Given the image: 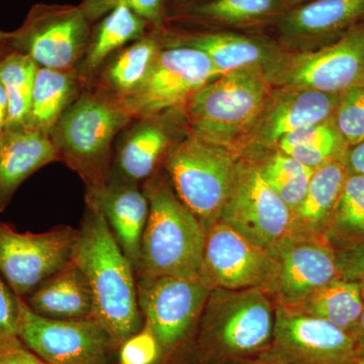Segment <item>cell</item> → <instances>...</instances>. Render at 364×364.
Returning a JSON list of instances; mask_svg holds the SVG:
<instances>
[{
  "label": "cell",
  "instance_id": "6",
  "mask_svg": "<svg viewBox=\"0 0 364 364\" xmlns=\"http://www.w3.org/2000/svg\"><path fill=\"white\" fill-rule=\"evenodd\" d=\"M210 291L200 279L136 277L144 324L159 345L157 364H193L196 333Z\"/></svg>",
  "mask_w": 364,
  "mask_h": 364
},
{
  "label": "cell",
  "instance_id": "42",
  "mask_svg": "<svg viewBox=\"0 0 364 364\" xmlns=\"http://www.w3.org/2000/svg\"><path fill=\"white\" fill-rule=\"evenodd\" d=\"M352 337L355 339L356 343L364 342V289L363 293V309H361L360 317L358 318V324L351 332Z\"/></svg>",
  "mask_w": 364,
  "mask_h": 364
},
{
  "label": "cell",
  "instance_id": "10",
  "mask_svg": "<svg viewBox=\"0 0 364 364\" xmlns=\"http://www.w3.org/2000/svg\"><path fill=\"white\" fill-rule=\"evenodd\" d=\"M221 76L210 58L186 46H164L142 85L121 100L132 119L183 111L193 95Z\"/></svg>",
  "mask_w": 364,
  "mask_h": 364
},
{
  "label": "cell",
  "instance_id": "1",
  "mask_svg": "<svg viewBox=\"0 0 364 364\" xmlns=\"http://www.w3.org/2000/svg\"><path fill=\"white\" fill-rule=\"evenodd\" d=\"M85 205L72 261L90 282L93 318L109 333L119 350L144 325L136 273L100 208Z\"/></svg>",
  "mask_w": 364,
  "mask_h": 364
},
{
  "label": "cell",
  "instance_id": "33",
  "mask_svg": "<svg viewBox=\"0 0 364 364\" xmlns=\"http://www.w3.org/2000/svg\"><path fill=\"white\" fill-rule=\"evenodd\" d=\"M257 163L263 178L294 213L305 198L315 169L279 150Z\"/></svg>",
  "mask_w": 364,
  "mask_h": 364
},
{
  "label": "cell",
  "instance_id": "46",
  "mask_svg": "<svg viewBox=\"0 0 364 364\" xmlns=\"http://www.w3.org/2000/svg\"><path fill=\"white\" fill-rule=\"evenodd\" d=\"M9 39H11V32H6L0 28V45L9 42Z\"/></svg>",
  "mask_w": 364,
  "mask_h": 364
},
{
  "label": "cell",
  "instance_id": "29",
  "mask_svg": "<svg viewBox=\"0 0 364 364\" xmlns=\"http://www.w3.org/2000/svg\"><path fill=\"white\" fill-rule=\"evenodd\" d=\"M277 147L280 152L313 169L335 160H344L348 150L333 119L291 132Z\"/></svg>",
  "mask_w": 364,
  "mask_h": 364
},
{
  "label": "cell",
  "instance_id": "25",
  "mask_svg": "<svg viewBox=\"0 0 364 364\" xmlns=\"http://www.w3.org/2000/svg\"><path fill=\"white\" fill-rule=\"evenodd\" d=\"M348 176L344 160L314 170L305 198L294 212L291 235L324 239Z\"/></svg>",
  "mask_w": 364,
  "mask_h": 364
},
{
  "label": "cell",
  "instance_id": "26",
  "mask_svg": "<svg viewBox=\"0 0 364 364\" xmlns=\"http://www.w3.org/2000/svg\"><path fill=\"white\" fill-rule=\"evenodd\" d=\"M162 39L164 46H186L205 53L221 75L244 67H265L277 55L272 56V50L260 41L232 33L162 35Z\"/></svg>",
  "mask_w": 364,
  "mask_h": 364
},
{
  "label": "cell",
  "instance_id": "2",
  "mask_svg": "<svg viewBox=\"0 0 364 364\" xmlns=\"http://www.w3.org/2000/svg\"><path fill=\"white\" fill-rule=\"evenodd\" d=\"M132 121L121 100L86 88L50 132L59 162L85 183V198L109 183L114 144Z\"/></svg>",
  "mask_w": 364,
  "mask_h": 364
},
{
  "label": "cell",
  "instance_id": "40",
  "mask_svg": "<svg viewBox=\"0 0 364 364\" xmlns=\"http://www.w3.org/2000/svg\"><path fill=\"white\" fill-rule=\"evenodd\" d=\"M344 162L349 174L364 176V140L347 150Z\"/></svg>",
  "mask_w": 364,
  "mask_h": 364
},
{
  "label": "cell",
  "instance_id": "7",
  "mask_svg": "<svg viewBox=\"0 0 364 364\" xmlns=\"http://www.w3.org/2000/svg\"><path fill=\"white\" fill-rule=\"evenodd\" d=\"M240 155L236 151L186 134L174 144L163 164L177 196L205 232L221 217Z\"/></svg>",
  "mask_w": 364,
  "mask_h": 364
},
{
  "label": "cell",
  "instance_id": "20",
  "mask_svg": "<svg viewBox=\"0 0 364 364\" xmlns=\"http://www.w3.org/2000/svg\"><path fill=\"white\" fill-rule=\"evenodd\" d=\"M85 203L100 208L117 244L136 272L149 215V202L142 188L109 181L95 198H85Z\"/></svg>",
  "mask_w": 364,
  "mask_h": 364
},
{
  "label": "cell",
  "instance_id": "32",
  "mask_svg": "<svg viewBox=\"0 0 364 364\" xmlns=\"http://www.w3.org/2000/svg\"><path fill=\"white\" fill-rule=\"evenodd\" d=\"M284 0H208L186 9L189 18L223 25L246 26L284 16Z\"/></svg>",
  "mask_w": 364,
  "mask_h": 364
},
{
  "label": "cell",
  "instance_id": "41",
  "mask_svg": "<svg viewBox=\"0 0 364 364\" xmlns=\"http://www.w3.org/2000/svg\"><path fill=\"white\" fill-rule=\"evenodd\" d=\"M9 119V100L4 85L0 82V132L6 128Z\"/></svg>",
  "mask_w": 364,
  "mask_h": 364
},
{
  "label": "cell",
  "instance_id": "22",
  "mask_svg": "<svg viewBox=\"0 0 364 364\" xmlns=\"http://www.w3.org/2000/svg\"><path fill=\"white\" fill-rule=\"evenodd\" d=\"M364 20V0H312L289 9L279 30L291 40H318L350 30Z\"/></svg>",
  "mask_w": 364,
  "mask_h": 364
},
{
  "label": "cell",
  "instance_id": "28",
  "mask_svg": "<svg viewBox=\"0 0 364 364\" xmlns=\"http://www.w3.org/2000/svg\"><path fill=\"white\" fill-rule=\"evenodd\" d=\"M363 289L361 282L338 279L314 291L301 303L284 308L324 320L351 334L360 317Z\"/></svg>",
  "mask_w": 364,
  "mask_h": 364
},
{
  "label": "cell",
  "instance_id": "43",
  "mask_svg": "<svg viewBox=\"0 0 364 364\" xmlns=\"http://www.w3.org/2000/svg\"><path fill=\"white\" fill-rule=\"evenodd\" d=\"M234 364H286L279 363V361L272 360L267 358H263L262 355L254 356V358L243 359V360L237 361Z\"/></svg>",
  "mask_w": 364,
  "mask_h": 364
},
{
  "label": "cell",
  "instance_id": "45",
  "mask_svg": "<svg viewBox=\"0 0 364 364\" xmlns=\"http://www.w3.org/2000/svg\"><path fill=\"white\" fill-rule=\"evenodd\" d=\"M11 45H9V42L4 43V44L0 45V60L4 58V56L11 51Z\"/></svg>",
  "mask_w": 364,
  "mask_h": 364
},
{
  "label": "cell",
  "instance_id": "4",
  "mask_svg": "<svg viewBox=\"0 0 364 364\" xmlns=\"http://www.w3.org/2000/svg\"><path fill=\"white\" fill-rule=\"evenodd\" d=\"M149 202L136 277L200 279L205 231L160 169L142 186Z\"/></svg>",
  "mask_w": 364,
  "mask_h": 364
},
{
  "label": "cell",
  "instance_id": "18",
  "mask_svg": "<svg viewBox=\"0 0 364 364\" xmlns=\"http://www.w3.org/2000/svg\"><path fill=\"white\" fill-rule=\"evenodd\" d=\"M270 95L264 111L251 134L259 147L277 146L291 132L311 124L331 121L340 93H328L310 88L282 86Z\"/></svg>",
  "mask_w": 364,
  "mask_h": 364
},
{
  "label": "cell",
  "instance_id": "35",
  "mask_svg": "<svg viewBox=\"0 0 364 364\" xmlns=\"http://www.w3.org/2000/svg\"><path fill=\"white\" fill-rule=\"evenodd\" d=\"M333 122L348 147L364 140V86L340 93Z\"/></svg>",
  "mask_w": 364,
  "mask_h": 364
},
{
  "label": "cell",
  "instance_id": "15",
  "mask_svg": "<svg viewBox=\"0 0 364 364\" xmlns=\"http://www.w3.org/2000/svg\"><path fill=\"white\" fill-rule=\"evenodd\" d=\"M260 355L286 364H346L358 356V343L331 323L275 306L272 343Z\"/></svg>",
  "mask_w": 364,
  "mask_h": 364
},
{
  "label": "cell",
  "instance_id": "47",
  "mask_svg": "<svg viewBox=\"0 0 364 364\" xmlns=\"http://www.w3.org/2000/svg\"><path fill=\"white\" fill-rule=\"evenodd\" d=\"M346 364H364V358H360V356H356L352 359V360L349 361Z\"/></svg>",
  "mask_w": 364,
  "mask_h": 364
},
{
  "label": "cell",
  "instance_id": "23",
  "mask_svg": "<svg viewBox=\"0 0 364 364\" xmlns=\"http://www.w3.org/2000/svg\"><path fill=\"white\" fill-rule=\"evenodd\" d=\"M154 31L145 18L127 7H117L93 23L90 39L76 71L86 88L105 62L124 47Z\"/></svg>",
  "mask_w": 364,
  "mask_h": 364
},
{
  "label": "cell",
  "instance_id": "19",
  "mask_svg": "<svg viewBox=\"0 0 364 364\" xmlns=\"http://www.w3.org/2000/svg\"><path fill=\"white\" fill-rule=\"evenodd\" d=\"M53 162L59 157L50 135L26 127L0 132V214L26 179Z\"/></svg>",
  "mask_w": 364,
  "mask_h": 364
},
{
  "label": "cell",
  "instance_id": "34",
  "mask_svg": "<svg viewBox=\"0 0 364 364\" xmlns=\"http://www.w3.org/2000/svg\"><path fill=\"white\" fill-rule=\"evenodd\" d=\"M168 0H82L80 7L91 23H97L117 7H127L145 18L156 31L164 30Z\"/></svg>",
  "mask_w": 364,
  "mask_h": 364
},
{
  "label": "cell",
  "instance_id": "5",
  "mask_svg": "<svg viewBox=\"0 0 364 364\" xmlns=\"http://www.w3.org/2000/svg\"><path fill=\"white\" fill-rule=\"evenodd\" d=\"M270 88L264 66L223 74L200 88L184 107L188 133L236 151L237 140L251 133L264 111Z\"/></svg>",
  "mask_w": 364,
  "mask_h": 364
},
{
  "label": "cell",
  "instance_id": "16",
  "mask_svg": "<svg viewBox=\"0 0 364 364\" xmlns=\"http://www.w3.org/2000/svg\"><path fill=\"white\" fill-rule=\"evenodd\" d=\"M270 268L269 253L229 225L218 221L207 232L200 280L210 289L261 287Z\"/></svg>",
  "mask_w": 364,
  "mask_h": 364
},
{
  "label": "cell",
  "instance_id": "39",
  "mask_svg": "<svg viewBox=\"0 0 364 364\" xmlns=\"http://www.w3.org/2000/svg\"><path fill=\"white\" fill-rule=\"evenodd\" d=\"M0 364H48L23 343L0 350Z\"/></svg>",
  "mask_w": 364,
  "mask_h": 364
},
{
  "label": "cell",
  "instance_id": "11",
  "mask_svg": "<svg viewBox=\"0 0 364 364\" xmlns=\"http://www.w3.org/2000/svg\"><path fill=\"white\" fill-rule=\"evenodd\" d=\"M219 221L269 252L293 234L294 213L263 178L257 161L240 158Z\"/></svg>",
  "mask_w": 364,
  "mask_h": 364
},
{
  "label": "cell",
  "instance_id": "36",
  "mask_svg": "<svg viewBox=\"0 0 364 364\" xmlns=\"http://www.w3.org/2000/svg\"><path fill=\"white\" fill-rule=\"evenodd\" d=\"M159 356L157 340L145 324L119 349V364H157Z\"/></svg>",
  "mask_w": 364,
  "mask_h": 364
},
{
  "label": "cell",
  "instance_id": "30",
  "mask_svg": "<svg viewBox=\"0 0 364 364\" xmlns=\"http://www.w3.org/2000/svg\"><path fill=\"white\" fill-rule=\"evenodd\" d=\"M324 239L336 252L364 241V176L347 177Z\"/></svg>",
  "mask_w": 364,
  "mask_h": 364
},
{
  "label": "cell",
  "instance_id": "3",
  "mask_svg": "<svg viewBox=\"0 0 364 364\" xmlns=\"http://www.w3.org/2000/svg\"><path fill=\"white\" fill-rule=\"evenodd\" d=\"M275 305L261 287L212 289L196 333L193 364H234L272 343Z\"/></svg>",
  "mask_w": 364,
  "mask_h": 364
},
{
  "label": "cell",
  "instance_id": "44",
  "mask_svg": "<svg viewBox=\"0 0 364 364\" xmlns=\"http://www.w3.org/2000/svg\"><path fill=\"white\" fill-rule=\"evenodd\" d=\"M177 1H181L184 4V9H189L191 7L198 6V4H202L203 2H207L208 0H177Z\"/></svg>",
  "mask_w": 364,
  "mask_h": 364
},
{
  "label": "cell",
  "instance_id": "38",
  "mask_svg": "<svg viewBox=\"0 0 364 364\" xmlns=\"http://www.w3.org/2000/svg\"><path fill=\"white\" fill-rule=\"evenodd\" d=\"M336 254L340 279L364 284V241Z\"/></svg>",
  "mask_w": 364,
  "mask_h": 364
},
{
  "label": "cell",
  "instance_id": "48",
  "mask_svg": "<svg viewBox=\"0 0 364 364\" xmlns=\"http://www.w3.org/2000/svg\"><path fill=\"white\" fill-rule=\"evenodd\" d=\"M358 356L364 358V342L358 344Z\"/></svg>",
  "mask_w": 364,
  "mask_h": 364
},
{
  "label": "cell",
  "instance_id": "12",
  "mask_svg": "<svg viewBox=\"0 0 364 364\" xmlns=\"http://www.w3.org/2000/svg\"><path fill=\"white\" fill-rule=\"evenodd\" d=\"M18 337L48 364H109L117 350L95 318L55 320L31 310L20 299Z\"/></svg>",
  "mask_w": 364,
  "mask_h": 364
},
{
  "label": "cell",
  "instance_id": "31",
  "mask_svg": "<svg viewBox=\"0 0 364 364\" xmlns=\"http://www.w3.org/2000/svg\"><path fill=\"white\" fill-rule=\"evenodd\" d=\"M39 66L25 54L11 49L0 60V82L9 100L7 127L28 128L31 102Z\"/></svg>",
  "mask_w": 364,
  "mask_h": 364
},
{
  "label": "cell",
  "instance_id": "27",
  "mask_svg": "<svg viewBox=\"0 0 364 364\" xmlns=\"http://www.w3.org/2000/svg\"><path fill=\"white\" fill-rule=\"evenodd\" d=\"M85 90L74 70L39 67L33 85L28 128L50 135L64 112Z\"/></svg>",
  "mask_w": 364,
  "mask_h": 364
},
{
  "label": "cell",
  "instance_id": "14",
  "mask_svg": "<svg viewBox=\"0 0 364 364\" xmlns=\"http://www.w3.org/2000/svg\"><path fill=\"white\" fill-rule=\"evenodd\" d=\"M268 253L272 268L261 289L275 306L296 305L340 279L336 251L324 239L291 235Z\"/></svg>",
  "mask_w": 364,
  "mask_h": 364
},
{
  "label": "cell",
  "instance_id": "21",
  "mask_svg": "<svg viewBox=\"0 0 364 364\" xmlns=\"http://www.w3.org/2000/svg\"><path fill=\"white\" fill-rule=\"evenodd\" d=\"M23 299L38 315L55 320H85L95 313L90 282L73 261Z\"/></svg>",
  "mask_w": 364,
  "mask_h": 364
},
{
  "label": "cell",
  "instance_id": "24",
  "mask_svg": "<svg viewBox=\"0 0 364 364\" xmlns=\"http://www.w3.org/2000/svg\"><path fill=\"white\" fill-rule=\"evenodd\" d=\"M163 48L161 32L152 31L107 60L87 88L123 100L142 85Z\"/></svg>",
  "mask_w": 364,
  "mask_h": 364
},
{
  "label": "cell",
  "instance_id": "9",
  "mask_svg": "<svg viewBox=\"0 0 364 364\" xmlns=\"http://www.w3.org/2000/svg\"><path fill=\"white\" fill-rule=\"evenodd\" d=\"M92 23L79 6L37 4L11 32L9 45L39 67L74 70L83 58Z\"/></svg>",
  "mask_w": 364,
  "mask_h": 364
},
{
  "label": "cell",
  "instance_id": "17",
  "mask_svg": "<svg viewBox=\"0 0 364 364\" xmlns=\"http://www.w3.org/2000/svg\"><path fill=\"white\" fill-rule=\"evenodd\" d=\"M177 111L139 117L122 131L114 144L109 181L142 188L163 168L169 151L181 139L173 138L169 124Z\"/></svg>",
  "mask_w": 364,
  "mask_h": 364
},
{
  "label": "cell",
  "instance_id": "37",
  "mask_svg": "<svg viewBox=\"0 0 364 364\" xmlns=\"http://www.w3.org/2000/svg\"><path fill=\"white\" fill-rule=\"evenodd\" d=\"M20 299L0 275V350L21 343L18 337Z\"/></svg>",
  "mask_w": 364,
  "mask_h": 364
},
{
  "label": "cell",
  "instance_id": "8",
  "mask_svg": "<svg viewBox=\"0 0 364 364\" xmlns=\"http://www.w3.org/2000/svg\"><path fill=\"white\" fill-rule=\"evenodd\" d=\"M272 85L341 93L364 86V23L318 51L275 55L264 67Z\"/></svg>",
  "mask_w": 364,
  "mask_h": 364
},
{
  "label": "cell",
  "instance_id": "13",
  "mask_svg": "<svg viewBox=\"0 0 364 364\" xmlns=\"http://www.w3.org/2000/svg\"><path fill=\"white\" fill-rule=\"evenodd\" d=\"M78 229L61 225L42 233L18 232L0 222V275L26 299L73 259Z\"/></svg>",
  "mask_w": 364,
  "mask_h": 364
}]
</instances>
